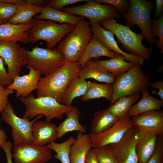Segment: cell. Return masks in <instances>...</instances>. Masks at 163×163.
Returning <instances> with one entry per match:
<instances>
[{"instance_id":"cell-1","label":"cell","mask_w":163,"mask_h":163,"mask_svg":"<svg viewBox=\"0 0 163 163\" xmlns=\"http://www.w3.org/2000/svg\"><path fill=\"white\" fill-rule=\"evenodd\" d=\"M80 69L78 62H65L58 70L41 78L36 89L37 97H50L61 104L64 93L71 81L79 77Z\"/></svg>"},{"instance_id":"cell-2","label":"cell","mask_w":163,"mask_h":163,"mask_svg":"<svg viewBox=\"0 0 163 163\" xmlns=\"http://www.w3.org/2000/svg\"><path fill=\"white\" fill-rule=\"evenodd\" d=\"M99 24L117 37L121 43V48L128 53L139 56L144 59H149L152 55L153 47L147 48L142 43L145 37L141 33L137 34L126 25L117 23L114 18H110L101 21Z\"/></svg>"},{"instance_id":"cell-3","label":"cell","mask_w":163,"mask_h":163,"mask_svg":"<svg viewBox=\"0 0 163 163\" xmlns=\"http://www.w3.org/2000/svg\"><path fill=\"white\" fill-rule=\"evenodd\" d=\"M93 37L90 22L80 21L56 48L64 56L65 62H78Z\"/></svg>"},{"instance_id":"cell-4","label":"cell","mask_w":163,"mask_h":163,"mask_svg":"<svg viewBox=\"0 0 163 163\" xmlns=\"http://www.w3.org/2000/svg\"><path fill=\"white\" fill-rule=\"evenodd\" d=\"M150 75L143 71L142 66L139 64L117 75L112 84L113 92L110 105L120 97L139 94L142 88L150 86Z\"/></svg>"},{"instance_id":"cell-5","label":"cell","mask_w":163,"mask_h":163,"mask_svg":"<svg viewBox=\"0 0 163 163\" xmlns=\"http://www.w3.org/2000/svg\"><path fill=\"white\" fill-rule=\"evenodd\" d=\"M19 98L26 107L23 117L30 120L40 115L44 116L45 121L48 122L54 118L62 119L64 114L72 108V106H65L50 97H35L32 93L27 97Z\"/></svg>"},{"instance_id":"cell-6","label":"cell","mask_w":163,"mask_h":163,"mask_svg":"<svg viewBox=\"0 0 163 163\" xmlns=\"http://www.w3.org/2000/svg\"><path fill=\"white\" fill-rule=\"evenodd\" d=\"M32 25L30 30L29 42L36 43L39 40L46 41L47 48H53L61 39L75 28L69 24H58L50 20L33 19Z\"/></svg>"},{"instance_id":"cell-7","label":"cell","mask_w":163,"mask_h":163,"mask_svg":"<svg viewBox=\"0 0 163 163\" xmlns=\"http://www.w3.org/2000/svg\"><path fill=\"white\" fill-rule=\"evenodd\" d=\"M128 12L122 14L125 20L126 26L130 28L136 24L140 29L146 41L153 44L156 40L152 35L150 14L155 7L154 1L146 0H129Z\"/></svg>"},{"instance_id":"cell-8","label":"cell","mask_w":163,"mask_h":163,"mask_svg":"<svg viewBox=\"0 0 163 163\" xmlns=\"http://www.w3.org/2000/svg\"><path fill=\"white\" fill-rule=\"evenodd\" d=\"M26 56V68L37 71L44 76L58 70L65 62L63 55L56 48H44L37 46L31 50L27 49Z\"/></svg>"},{"instance_id":"cell-9","label":"cell","mask_w":163,"mask_h":163,"mask_svg":"<svg viewBox=\"0 0 163 163\" xmlns=\"http://www.w3.org/2000/svg\"><path fill=\"white\" fill-rule=\"evenodd\" d=\"M2 120L11 128V136L14 146L32 143V128L34 123L43 115H38L33 120L21 118L15 114L13 107L8 101L1 113Z\"/></svg>"},{"instance_id":"cell-10","label":"cell","mask_w":163,"mask_h":163,"mask_svg":"<svg viewBox=\"0 0 163 163\" xmlns=\"http://www.w3.org/2000/svg\"><path fill=\"white\" fill-rule=\"evenodd\" d=\"M61 11L85 17L89 20L90 25L99 23L101 21L110 18H122L118 10L113 6L99 4L93 0H89L83 5L63 8Z\"/></svg>"},{"instance_id":"cell-11","label":"cell","mask_w":163,"mask_h":163,"mask_svg":"<svg viewBox=\"0 0 163 163\" xmlns=\"http://www.w3.org/2000/svg\"><path fill=\"white\" fill-rule=\"evenodd\" d=\"M0 57L7 66V72L12 81L19 76L22 66L27 64L26 50L17 42L0 40Z\"/></svg>"},{"instance_id":"cell-12","label":"cell","mask_w":163,"mask_h":163,"mask_svg":"<svg viewBox=\"0 0 163 163\" xmlns=\"http://www.w3.org/2000/svg\"><path fill=\"white\" fill-rule=\"evenodd\" d=\"M134 126L130 117L126 115L120 117L110 128L98 134H89L92 147L97 148L119 141L126 132Z\"/></svg>"},{"instance_id":"cell-13","label":"cell","mask_w":163,"mask_h":163,"mask_svg":"<svg viewBox=\"0 0 163 163\" xmlns=\"http://www.w3.org/2000/svg\"><path fill=\"white\" fill-rule=\"evenodd\" d=\"M13 152L14 163H46L52 157L46 146L32 143L14 145Z\"/></svg>"},{"instance_id":"cell-14","label":"cell","mask_w":163,"mask_h":163,"mask_svg":"<svg viewBox=\"0 0 163 163\" xmlns=\"http://www.w3.org/2000/svg\"><path fill=\"white\" fill-rule=\"evenodd\" d=\"M137 139V128L134 126L119 141L110 145L119 163H139L136 150Z\"/></svg>"},{"instance_id":"cell-15","label":"cell","mask_w":163,"mask_h":163,"mask_svg":"<svg viewBox=\"0 0 163 163\" xmlns=\"http://www.w3.org/2000/svg\"><path fill=\"white\" fill-rule=\"evenodd\" d=\"M136 150L139 163H146L154 152L159 134L155 129L137 128Z\"/></svg>"},{"instance_id":"cell-16","label":"cell","mask_w":163,"mask_h":163,"mask_svg":"<svg viewBox=\"0 0 163 163\" xmlns=\"http://www.w3.org/2000/svg\"><path fill=\"white\" fill-rule=\"evenodd\" d=\"M93 35L97 37L107 49L113 51L119 55L124 56L126 60L135 64H139L142 66L145 59L126 53L121 50L115 40L113 34L107 30L100 24L99 23L91 25Z\"/></svg>"},{"instance_id":"cell-17","label":"cell","mask_w":163,"mask_h":163,"mask_svg":"<svg viewBox=\"0 0 163 163\" xmlns=\"http://www.w3.org/2000/svg\"><path fill=\"white\" fill-rule=\"evenodd\" d=\"M29 70L28 74L15 77L12 82L6 87L7 88L16 91L17 97H27L37 88L41 74L39 71L33 69Z\"/></svg>"},{"instance_id":"cell-18","label":"cell","mask_w":163,"mask_h":163,"mask_svg":"<svg viewBox=\"0 0 163 163\" xmlns=\"http://www.w3.org/2000/svg\"><path fill=\"white\" fill-rule=\"evenodd\" d=\"M57 127L51 122L36 121L32 126V143L39 145H45L55 142L57 138Z\"/></svg>"},{"instance_id":"cell-19","label":"cell","mask_w":163,"mask_h":163,"mask_svg":"<svg viewBox=\"0 0 163 163\" xmlns=\"http://www.w3.org/2000/svg\"><path fill=\"white\" fill-rule=\"evenodd\" d=\"M32 23L14 24L8 22L0 24V40L29 43L30 30Z\"/></svg>"},{"instance_id":"cell-20","label":"cell","mask_w":163,"mask_h":163,"mask_svg":"<svg viewBox=\"0 0 163 163\" xmlns=\"http://www.w3.org/2000/svg\"><path fill=\"white\" fill-rule=\"evenodd\" d=\"M134 125L138 128L153 129L157 130L160 136L163 135V111L152 110L132 117Z\"/></svg>"},{"instance_id":"cell-21","label":"cell","mask_w":163,"mask_h":163,"mask_svg":"<svg viewBox=\"0 0 163 163\" xmlns=\"http://www.w3.org/2000/svg\"><path fill=\"white\" fill-rule=\"evenodd\" d=\"M79 77L83 79L92 78L100 82L112 84L116 76L107 72L98 62L90 60L80 69Z\"/></svg>"},{"instance_id":"cell-22","label":"cell","mask_w":163,"mask_h":163,"mask_svg":"<svg viewBox=\"0 0 163 163\" xmlns=\"http://www.w3.org/2000/svg\"><path fill=\"white\" fill-rule=\"evenodd\" d=\"M92 147V141L89 135L78 132L75 140L70 149V163H85L86 155Z\"/></svg>"},{"instance_id":"cell-23","label":"cell","mask_w":163,"mask_h":163,"mask_svg":"<svg viewBox=\"0 0 163 163\" xmlns=\"http://www.w3.org/2000/svg\"><path fill=\"white\" fill-rule=\"evenodd\" d=\"M120 55L107 49L99 40L93 35V37L79 58L78 62L82 68L85 64L93 58H97L101 56L113 58Z\"/></svg>"},{"instance_id":"cell-24","label":"cell","mask_w":163,"mask_h":163,"mask_svg":"<svg viewBox=\"0 0 163 163\" xmlns=\"http://www.w3.org/2000/svg\"><path fill=\"white\" fill-rule=\"evenodd\" d=\"M65 114L66 118L57 127V138H60L66 133L74 131L86 133V127L79 122L80 112L76 107L72 106L71 110Z\"/></svg>"},{"instance_id":"cell-25","label":"cell","mask_w":163,"mask_h":163,"mask_svg":"<svg viewBox=\"0 0 163 163\" xmlns=\"http://www.w3.org/2000/svg\"><path fill=\"white\" fill-rule=\"evenodd\" d=\"M142 96L136 104L132 105L128 113L129 117H133L140 113L153 110H160L163 106V101L156 99L151 96L148 87L141 90Z\"/></svg>"},{"instance_id":"cell-26","label":"cell","mask_w":163,"mask_h":163,"mask_svg":"<svg viewBox=\"0 0 163 163\" xmlns=\"http://www.w3.org/2000/svg\"><path fill=\"white\" fill-rule=\"evenodd\" d=\"M84 18L53 9L46 4L41 13L36 17L38 19L50 20L58 22L59 24H69L75 26L84 20Z\"/></svg>"},{"instance_id":"cell-27","label":"cell","mask_w":163,"mask_h":163,"mask_svg":"<svg viewBox=\"0 0 163 163\" xmlns=\"http://www.w3.org/2000/svg\"><path fill=\"white\" fill-rule=\"evenodd\" d=\"M120 118L112 113L108 108L98 110L94 115L90 126V134L97 135L112 126Z\"/></svg>"},{"instance_id":"cell-28","label":"cell","mask_w":163,"mask_h":163,"mask_svg":"<svg viewBox=\"0 0 163 163\" xmlns=\"http://www.w3.org/2000/svg\"><path fill=\"white\" fill-rule=\"evenodd\" d=\"M89 81L79 77L73 79L71 82L61 98V104L69 107L72 106L73 100L76 97L85 94L88 86Z\"/></svg>"},{"instance_id":"cell-29","label":"cell","mask_w":163,"mask_h":163,"mask_svg":"<svg viewBox=\"0 0 163 163\" xmlns=\"http://www.w3.org/2000/svg\"><path fill=\"white\" fill-rule=\"evenodd\" d=\"M43 7L36 6L27 2L19 5L15 13L8 22L14 24H25L31 23L33 16L41 13Z\"/></svg>"},{"instance_id":"cell-30","label":"cell","mask_w":163,"mask_h":163,"mask_svg":"<svg viewBox=\"0 0 163 163\" xmlns=\"http://www.w3.org/2000/svg\"><path fill=\"white\" fill-rule=\"evenodd\" d=\"M113 92L112 84H98L95 82L89 81L88 86L84 94L81 96L80 100L86 102L89 100L104 97L110 101Z\"/></svg>"},{"instance_id":"cell-31","label":"cell","mask_w":163,"mask_h":163,"mask_svg":"<svg viewBox=\"0 0 163 163\" xmlns=\"http://www.w3.org/2000/svg\"><path fill=\"white\" fill-rule=\"evenodd\" d=\"M125 60H126L125 57L120 55L117 57L97 62L107 72L116 76L128 71L135 64Z\"/></svg>"},{"instance_id":"cell-32","label":"cell","mask_w":163,"mask_h":163,"mask_svg":"<svg viewBox=\"0 0 163 163\" xmlns=\"http://www.w3.org/2000/svg\"><path fill=\"white\" fill-rule=\"evenodd\" d=\"M75 140V138L71 136L65 141L59 143L53 142L46 145L50 149L56 153L54 158L60 161L62 163H70L69 153L70 147Z\"/></svg>"},{"instance_id":"cell-33","label":"cell","mask_w":163,"mask_h":163,"mask_svg":"<svg viewBox=\"0 0 163 163\" xmlns=\"http://www.w3.org/2000/svg\"><path fill=\"white\" fill-rule=\"evenodd\" d=\"M139 97V94H137L120 97L108 108L110 112L119 118L128 115L130 107L138 100Z\"/></svg>"},{"instance_id":"cell-34","label":"cell","mask_w":163,"mask_h":163,"mask_svg":"<svg viewBox=\"0 0 163 163\" xmlns=\"http://www.w3.org/2000/svg\"><path fill=\"white\" fill-rule=\"evenodd\" d=\"M152 33L155 37L158 36L159 40H155L156 46L160 49V53H163V13L158 19H151Z\"/></svg>"},{"instance_id":"cell-35","label":"cell","mask_w":163,"mask_h":163,"mask_svg":"<svg viewBox=\"0 0 163 163\" xmlns=\"http://www.w3.org/2000/svg\"><path fill=\"white\" fill-rule=\"evenodd\" d=\"M93 149L99 163H119L110 145Z\"/></svg>"},{"instance_id":"cell-36","label":"cell","mask_w":163,"mask_h":163,"mask_svg":"<svg viewBox=\"0 0 163 163\" xmlns=\"http://www.w3.org/2000/svg\"><path fill=\"white\" fill-rule=\"evenodd\" d=\"M18 6L0 0V21L3 23L8 22L15 13Z\"/></svg>"},{"instance_id":"cell-37","label":"cell","mask_w":163,"mask_h":163,"mask_svg":"<svg viewBox=\"0 0 163 163\" xmlns=\"http://www.w3.org/2000/svg\"><path fill=\"white\" fill-rule=\"evenodd\" d=\"M97 3L109 4L116 8L122 14L127 13L129 7V0H94Z\"/></svg>"},{"instance_id":"cell-38","label":"cell","mask_w":163,"mask_h":163,"mask_svg":"<svg viewBox=\"0 0 163 163\" xmlns=\"http://www.w3.org/2000/svg\"><path fill=\"white\" fill-rule=\"evenodd\" d=\"M163 136H158L156 147L153 154L146 163H162L163 152Z\"/></svg>"},{"instance_id":"cell-39","label":"cell","mask_w":163,"mask_h":163,"mask_svg":"<svg viewBox=\"0 0 163 163\" xmlns=\"http://www.w3.org/2000/svg\"><path fill=\"white\" fill-rule=\"evenodd\" d=\"M88 1V0H52L49 1L47 5L53 9L61 11L66 5Z\"/></svg>"},{"instance_id":"cell-40","label":"cell","mask_w":163,"mask_h":163,"mask_svg":"<svg viewBox=\"0 0 163 163\" xmlns=\"http://www.w3.org/2000/svg\"><path fill=\"white\" fill-rule=\"evenodd\" d=\"M14 90L7 88L0 85V113L3 111L8 101L9 94L14 93Z\"/></svg>"},{"instance_id":"cell-41","label":"cell","mask_w":163,"mask_h":163,"mask_svg":"<svg viewBox=\"0 0 163 163\" xmlns=\"http://www.w3.org/2000/svg\"><path fill=\"white\" fill-rule=\"evenodd\" d=\"M12 82L4 67V61L0 57V85L6 87Z\"/></svg>"},{"instance_id":"cell-42","label":"cell","mask_w":163,"mask_h":163,"mask_svg":"<svg viewBox=\"0 0 163 163\" xmlns=\"http://www.w3.org/2000/svg\"><path fill=\"white\" fill-rule=\"evenodd\" d=\"M13 144L10 141L5 142L0 146L5 154L7 163H13L12 161V154L11 150L12 149Z\"/></svg>"},{"instance_id":"cell-43","label":"cell","mask_w":163,"mask_h":163,"mask_svg":"<svg viewBox=\"0 0 163 163\" xmlns=\"http://www.w3.org/2000/svg\"><path fill=\"white\" fill-rule=\"evenodd\" d=\"M150 86L154 88H157L158 89V92H156L154 89H153L152 91V93L153 94H158L161 100L163 101V81L162 80H159L154 83H151Z\"/></svg>"},{"instance_id":"cell-44","label":"cell","mask_w":163,"mask_h":163,"mask_svg":"<svg viewBox=\"0 0 163 163\" xmlns=\"http://www.w3.org/2000/svg\"><path fill=\"white\" fill-rule=\"evenodd\" d=\"M85 163H99L93 149H90L88 152Z\"/></svg>"},{"instance_id":"cell-45","label":"cell","mask_w":163,"mask_h":163,"mask_svg":"<svg viewBox=\"0 0 163 163\" xmlns=\"http://www.w3.org/2000/svg\"><path fill=\"white\" fill-rule=\"evenodd\" d=\"M156 8L155 10L154 15L155 18H158L163 13V0H156Z\"/></svg>"},{"instance_id":"cell-46","label":"cell","mask_w":163,"mask_h":163,"mask_svg":"<svg viewBox=\"0 0 163 163\" xmlns=\"http://www.w3.org/2000/svg\"><path fill=\"white\" fill-rule=\"evenodd\" d=\"M1 119L0 118V146L6 142L7 136L4 129L1 127Z\"/></svg>"},{"instance_id":"cell-47","label":"cell","mask_w":163,"mask_h":163,"mask_svg":"<svg viewBox=\"0 0 163 163\" xmlns=\"http://www.w3.org/2000/svg\"><path fill=\"white\" fill-rule=\"evenodd\" d=\"M27 2L31 4L37 6L44 7L45 4V1L43 0H26Z\"/></svg>"},{"instance_id":"cell-48","label":"cell","mask_w":163,"mask_h":163,"mask_svg":"<svg viewBox=\"0 0 163 163\" xmlns=\"http://www.w3.org/2000/svg\"><path fill=\"white\" fill-rule=\"evenodd\" d=\"M4 2H8L18 5L25 4L26 3V0H1Z\"/></svg>"},{"instance_id":"cell-49","label":"cell","mask_w":163,"mask_h":163,"mask_svg":"<svg viewBox=\"0 0 163 163\" xmlns=\"http://www.w3.org/2000/svg\"><path fill=\"white\" fill-rule=\"evenodd\" d=\"M3 23V22L2 21H0V24H2Z\"/></svg>"},{"instance_id":"cell-50","label":"cell","mask_w":163,"mask_h":163,"mask_svg":"<svg viewBox=\"0 0 163 163\" xmlns=\"http://www.w3.org/2000/svg\"></svg>"}]
</instances>
